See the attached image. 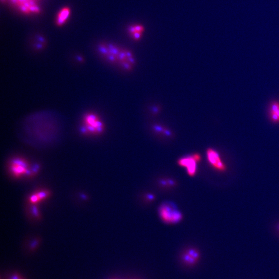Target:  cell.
<instances>
[{
	"label": "cell",
	"mask_w": 279,
	"mask_h": 279,
	"mask_svg": "<svg viewBox=\"0 0 279 279\" xmlns=\"http://www.w3.org/2000/svg\"><path fill=\"white\" fill-rule=\"evenodd\" d=\"M270 120L275 123H279V103L273 101L270 104L269 110Z\"/></svg>",
	"instance_id": "9"
},
{
	"label": "cell",
	"mask_w": 279,
	"mask_h": 279,
	"mask_svg": "<svg viewBox=\"0 0 279 279\" xmlns=\"http://www.w3.org/2000/svg\"><path fill=\"white\" fill-rule=\"evenodd\" d=\"M201 156L199 153L192 155L180 158L177 161L179 166L185 167L187 173L190 176L193 177L196 174L198 170V163L201 161Z\"/></svg>",
	"instance_id": "5"
},
{
	"label": "cell",
	"mask_w": 279,
	"mask_h": 279,
	"mask_svg": "<svg viewBox=\"0 0 279 279\" xmlns=\"http://www.w3.org/2000/svg\"><path fill=\"white\" fill-rule=\"evenodd\" d=\"M207 158L210 165L215 169L220 171L226 170V165L221 160L220 155L216 150L213 149H209L206 152Z\"/></svg>",
	"instance_id": "6"
},
{
	"label": "cell",
	"mask_w": 279,
	"mask_h": 279,
	"mask_svg": "<svg viewBox=\"0 0 279 279\" xmlns=\"http://www.w3.org/2000/svg\"><path fill=\"white\" fill-rule=\"evenodd\" d=\"M158 213L161 219L167 224L178 223L183 219L181 212L172 203H162L160 206Z\"/></svg>",
	"instance_id": "3"
},
{
	"label": "cell",
	"mask_w": 279,
	"mask_h": 279,
	"mask_svg": "<svg viewBox=\"0 0 279 279\" xmlns=\"http://www.w3.org/2000/svg\"><path fill=\"white\" fill-rule=\"evenodd\" d=\"M135 27L136 32H138L142 33L143 32V31H144V26L141 25H135Z\"/></svg>",
	"instance_id": "14"
},
{
	"label": "cell",
	"mask_w": 279,
	"mask_h": 279,
	"mask_svg": "<svg viewBox=\"0 0 279 279\" xmlns=\"http://www.w3.org/2000/svg\"><path fill=\"white\" fill-rule=\"evenodd\" d=\"M133 39L135 40H139L142 37V33L135 32L132 35Z\"/></svg>",
	"instance_id": "13"
},
{
	"label": "cell",
	"mask_w": 279,
	"mask_h": 279,
	"mask_svg": "<svg viewBox=\"0 0 279 279\" xmlns=\"http://www.w3.org/2000/svg\"><path fill=\"white\" fill-rule=\"evenodd\" d=\"M83 132L91 134H99L104 130V125L96 115L88 114L84 117Z\"/></svg>",
	"instance_id": "4"
},
{
	"label": "cell",
	"mask_w": 279,
	"mask_h": 279,
	"mask_svg": "<svg viewBox=\"0 0 279 279\" xmlns=\"http://www.w3.org/2000/svg\"><path fill=\"white\" fill-rule=\"evenodd\" d=\"M181 258L183 262L185 264L189 265H194L198 262L197 260L194 259L193 257H192L191 255L186 253L185 251L184 252L182 253Z\"/></svg>",
	"instance_id": "10"
},
{
	"label": "cell",
	"mask_w": 279,
	"mask_h": 279,
	"mask_svg": "<svg viewBox=\"0 0 279 279\" xmlns=\"http://www.w3.org/2000/svg\"><path fill=\"white\" fill-rule=\"evenodd\" d=\"M28 164L21 159H16L11 162V170L13 174L17 177L26 173Z\"/></svg>",
	"instance_id": "7"
},
{
	"label": "cell",
	"mask_w": 279,
	"mask_h": 279,
	"mask_svg": "<svg viewBox=\"0 0 279 279\" xmlns=\"http://www.w3.org/2000/svg\"><path fill=\"white\" fill-rule=\"evenodd\" d=\"M128 32H129V33L131 34V35H132L134 33H135L136 32L135 26H130L128 29Z\"/></svg>",
	"instance_id": "15"
},
{
	"label": "cell",
	"mask_w": 279,
	"mask_h": 279,
	"mask_svg": "<svg viewBox=\"0 0 279 279\" xmlns=\"http://www.w3.org/2000/svg\"><path fill=\"white\" fill-rule=\"evenodd\" d=\"M98 50L109 63L117 66L124 71H132L136 64L134 54L130 51L120 49L111 43L100 45Z\"/></svg>",
	"instance_id": "2"
},
{
	"label": "cell",
	"mask_w": 279,
	"mask_h": 279,
	"mask_svg": "<svg viewBox=\"0 0 279 279\" xmlns=\"http://www.w3.org/2000/svg\"><path fill=\"white\" fill-rule=\"evenodd\" d=\"M22 129V132L26 135L35 138L37 136L39 139L40 135L51 136L58 132L55 119L47 112H39L30 115L24 121Z\"/></svg>",
	"instance_id": "1"
},
{
	"label": "cell",
	"mask_w": 279,
	"mask_h": 279,
	"mask_svg": "<svg viewBox=\"0 0 279 279\" xmlns=\"http://www.w3.org/2000/svg\"><path fill=\"white\" fill-rule=\"evenodd\" d=\"M71 10L70 8L67 6L62 8L58 11L56 17L55 22L57 25L58 26H60L66 23V22L71 15Z\"/></svg>",
	"instance_id": "8"
},
{
	"label": "cell",
	"mask_w": 279,
	"mask_h": 279,
	"mask_svg": "<svg viewBox=\"0 0 279 279\" xmlns=\"http://www.w3.org/2000/svg\"><path fill=\"white\" fill-rule=\"evenodd\" d=\"M185 251L186 252V253H188V254L191 255L192 257H193L197 261H199V258H200V253L198 249L191 248L187 249V250H185Z\"/></svg>",
	"instance_id": "11"
},
{
	"label": "cell",
	"mask_w": 279,
	"mask_h": 279,
	"mask_svg": "<svg viewBox=\"0 0 279 279\" xmlns=\"http://www.w3.org/2000/svg\"><path fill=\"white\" fill-rule=\"evenodd\" d=\"M8 279H26L18 272H14L11 274Z\"/></svg>",
	"instance_id": "12"
}]
</instances>
